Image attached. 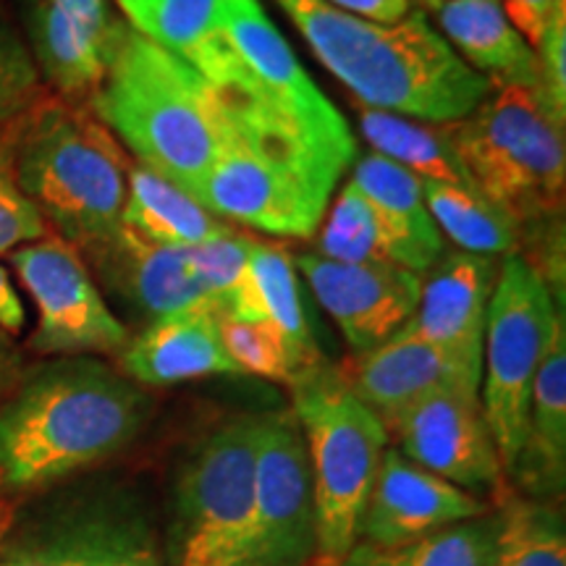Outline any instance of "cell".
Returning a JSON list of instances; mask_svg holds the SVG:
<instances>
[{
    "mask_svg": "<svg viewBox=\"0 0 566 566\" xmlns=\"http://www.w3.org/2000/svg\"><path fill=\"white\" fill-rule=\"evenodd\" d=\"M233 134L307 168L331 189L352 166L349 124L317 90L260 0H226L223 30L189 63Z\"/></svg>",
    "mask_w": 566,
    "mask_h": 566,
    "instance_id": "1",
    "label": "cell"
},
{
    "mask_svg": "<svg viewBox=\"0 0 566 566\" xmlns=\"http://www.w3.org/2000/svg\"><path fill=\"white\" fill-rule=\"evenodd\" d=\"M150 399L95 357H61L19 375L0 401V491L30 493L122 454Z\"/></svg>",
    "mask_w": 566,
    "mask_h": 566,
    "instance_id": "2",
    "label": "cell"
},
{
    "mask_svg": "<svg viewBox=\"0 0 566 566\" xmlns=\"http://www.w3.org/2000/svg\"><path fill=\"white\" fill-rule=\"evenodd\" d=\"M315 59L354 103L424 124H457L491 92L451 45L412 9L396 24L338 11L323 0H275Z\"/></svg>",
    "mask_w": 566,
    "mask_h": 566,
    "instance_id": "3",
    "label": "cell"
},
{
    "mask_svg": "<svg viewBox=\"0 0 566 566\" xmlns=\"http://www.w3.org/2000/svg\"><path fill=\"white\" fill-rule=\"evenodd\" d=\"M90 111L113 137L150 168L192 197L226 145L223 105L208 82L179 55L163 51L126 24L92 92Z\"/></svg>",
    "mask_w": 566,
    "mask_h": 566,
    "instance_id": "4",
    "label": "cell"
},
{
    "mask_svg": "<svg viewBox=\"0 0 566 566\" xmlns=\"http://www.w3.org/2000/svg\"><path fill=\"white\" fill-rule=\"evenodd\" d=\"M11 145L19 187L55 237L82 254L116 237L129 166L101 122L66 103H38Z\"/></svg>",
    "mask_w": 566,
    "mask_h": 566,
    "instance_id": "5",
    "label": "cell"
},
{
    "mask_svg": "<svg viewBox=\"0 0 566 566\" xmlns=\"http://www.w3.org/2000/svg\"><path fill=\"white\" fill-rule=\"evenodd\" d=\"M292 412L307 443L317 509L315 566H338L359 537L367 495L388 449L380 417L325 359L294 375Z\"/></svg>",
    "mask_w": 566,
    "mask_h": 566,
    "instance_id": "6",
    "label": "cell"
},
{
    "mask_svg": "<svg viewBox=\"0 0 566 566\" xmlns=\"http://www.w3.org/2000/svg\"><path fill=\"white\" fill-rule=\"evenodd\" d=\"M449 129L475 187L512 212L520 226L562 216L564 124L548 111L541 92L493 87L470 116Z\"/></svg>",
    "mask_w": 566,
    "mask_h": 566,
    "instance_id": "7",
    "label": "cell"
},
{
    "mask_svg": "<svg viewBox=\"0 0 566 566\" xmlns=\"http://www.w3.org/2000/svg\"><path fill=\"white\" fill-rule=\"evenodd\" d=\"M562 315L541 273L522 254H506L488 307L480 405L509 480L525 443L537 367Z\"/></svg>",
    "mask_w": 566,
    "mask_h": 566,
    "instance_id": "8",
    "label": "cell"
},
{
    "mask_svg": "<svg viewBox=\"0 0 566 566\" xmlns=\"http://www.w3.org/2000/svg\"><path fill=\"white\" fill-rule=\"evenodd\" d=\"M260 415L218 424L176 480L174 566H244L254 512Z\"/></svg>",
    "mask_w": 566,
    "mask_h": 566,
    "instance_id": "9",
    "label": "cell"
},
{
    "mask_svg": "<svg viewBox=\"0 0 566 566\" xmlns=\"http://www.w3.org/2000/svg\"><path fill=\"white\" fill-rule=\"evenodd\" d=\"M229 129V124H226ZM334 189L302 166L229 129L226 145L192 200L226 223L286 239H310Z\"/></svg>",
    "mask_w": 566,
    "mask_h": 566,
    "instance_id": "10",
    "label": "cell"
},
{
    "mask_svg": "<svg viewBox=\"0 0 566 566\" xmlns=\"http://www.w3.org/2000/svg\"><path fill=\"white\" fill-rule=\"evenodd\" d=\"M21 286L38 307V328L30 349L59 357L122 354L129 328L118 321L92 279L80 250L48 233L40 242L11 252Z\"/></svg>",
    "mask_w": 566,
    "mask_h": 566,
    "instance_id": "11",
    "label": "cell"
},
{
    "mask_svg": "<svg viewBox=\"0 0 566 566\" xmlns=\"http://www.w3.org/2000/svg\"><path fill=\"white\" fill-rule=\"evenodd\" d=\"M317 509L307 443L292 409L260 415L254 512L244 566H315Z\"/></svg>",
    "mask_w": 566,
    "mask_h": 566,
    "instance_id": "12",
    "label": "cell"
},
{
    "mask_svg": "<svg viewBox=\"0 0 566 566\" xmlns=\"http://www.w3.org/2000/svg\"><path fill=\"white\" fill-rule=\"evenodd\" d=\"M384 428L396 441V451L422 470L478 499L480 493H491L501 504L509 495V478L485 422L480 394L443 388L388 417Z\"/></svg>",
    "mask_w": 566,
    "mask_h": 566,
    "instance_id": "13",
    "label": "cell"
},
{
    "mask_svg": "<svg viewBox=\"0 0 566 566\" xmlns=\"http://www.w3.org/2000/svg\"><path fill=\"white\" fill-rule=\"evenodd\" d=\"M294 268L307 279L354 354L391 338L420 302L422 275L391 263H336L321 254H302Z\"/></svg>",
    "mask_w": 566,
    "mask_h": 566,
    "instance_id": "14",
    "label": "cell"
},
{
    "mask_svg": "<svg viewBox=\"0 0 566 566\" xmlns=\"http://www.w3.org/2000/svg\"><path fill=\"white\" fill-rule=\"evenodd\" d=\"M124 30L108 0H32V59L66 101H90L101 87Z\"/></svg>",
    "mask_w": 566,
    "mask_h": 566,
    "instance_id": "15",
    "label": "cell"
},
{
    "mask_svg": "<svg viewBox=\"0 0 566 566\" xmlns=\"http://www.w3.org/2000/svg\"><path fill=\"white\" fill-rule=\"evenodd\" d=\"M485 512L478 495L422 470L388 446L367 495L357 541L399 546Z\"/></svg>",
    "mask_w": 566,
    "mask_h": 566,
    "instance_id": "16",
    "label": "cell"
},
{
    "mask_svg": "<svg viewBox=\"0 0 566 566\" xmlns=\"http://www.w3.org/2000/svg\"><path fill=\"white\" fill-rule=\"evenodd\" d=\"M495 279V258L462 250L443 252L422 275L420 302L399 331L441 346L451 357L483 373L485 323Z\"/></svg>",
    "mask_w": 566,
    "mask_h": 566,
    "instance_id": "17",
    "label": "cell"
},
{
    "mask_svg": "<svg viewBox=\"0 0 566 566\" xmlns=\"http://www.w3.org/2000/svg\"><path fill=\"white\" fill-rule=\"evenodd\" d=\"M338 370L352 394L370 407L380 422L443 388L480 394V370L407 331H396L384 344L354 354L349 365Z\"/></svg>",
    "mask_w": 566,
    "mask_h": 566,
    "instance_id": "18",
    "label": "cell"
},
{
    "mask_svg": "<svg viewBox=\"0 0 566 566\" xmlns=\"http://www.w3.org/2000/svg\"><path fill=\"white\" fill-rule=\"evenodd\" d=\"M82 258L95 265L108 292L147 323L187 310H218L226 315L223 304L197 281L187 250L150 244L122 226L116 237Z\"/></svg>",
    "mask_w": 566,
    "mask_h": 566,
    "instance_id": "19",
    "label": "cell"
},
{
    "mask_svg": "<svg viewBox=\"0 0 566 566\" xmlns=\"http://www.w3.org/2000/svg\"><path fill=\"white\" fill-rule=\"evenodd\" d=\"M118 365L126 378L147 388L239 375L223 349L218 310H187L147 323L118 354Z\"/></svg>",
    "mask_w": 566,
    "mask_h": 566,
    "instance_id": "20",
    "label": "cell"
},
{
    "mask_svg": "<svg viewBox=\"0 0 566 566\" xmlns=\"http://www.w3.org/2000/svg\"><path fill=\"white\" fill-rule=\"evenodd\" d=\"M451 51L493 87L541 92L537 55L514 30L501 0H446L436 11Z\"/></svg>",
    "mask_w": 566,
    "mask_h": 566,
    "instance_id": "21",
    "label": "cell"
},
{
    "mask_svg": "<svg viewBox=\"0 0 566 566\" xmlns=\"http://www.w3.org/2000/svg\"><path fill=\"white\" fill-rule=\"evenodd\" d=\"M512 480L530 499L548 501L566 485V325L558 317L546 357L537 367L530 396L525 443L516 457Z\"/></svg>",
    "mask_w": 566,
    "mask_h": 566,
    "instance_id": "22",
    "label": "cell"
},
{
    "mask_svg": "<svg viewBox=\"0 0 566 566\" xmlns=\"http://www.w3.org/2000/svg\"><path fill=\"white\" fill-rule=\"evenodd\" d=\"M349 181L375 205V210L386 221L399 247V265L417 275L428 273L446 250L441 231L424 205L422 181L407 168L375 153L357 160Z\"/></svg>",
    "mask_w": 566,
    "mask_h": 566,
    "instance_id": "23",
    "label": "cell"
},
{
    "mask_svg": "<svg viewBox=\"0 0 566 566\" xmlns=\"http://www.w3.org/2000/svg\"><path fill=\"white\" fill-rule=\"evenodd\" d=\"M226 315L273 325L292 344L304 370L323 359L307 315H304L294 260L281 247L254 239L250 263H247L242 283L233 292Z\"/></svg>",
    "mask_w": 566,
    "mask_h": 566,
    "instance_id": "24",
    "label": "cell"
},
{
    "mask_svg": "<svg viewBox=\"0 0 566 566\" xmlns=\"http://www.w3.org/2000/svg\"><path fill=\"white\" fill-rule=\"evenodd\" d=\"M122 226L145 242L168 250H192L233 229L231 223L212 216L187 192L139 163L126 168Z\"/></svg>",
    "mask_w": 566,
    "mask_h": 566,
    "instance_id": "25",
    "label": "cell"
},
{
    "mask_svg": "<svg viewBox=\"0 0 566 566\" xmlns=\"http://www.w3.org/2000/svg\"><path fill=\"white\" fill-rule=\"evenodd\" d=\"M359 132L375 155L407 168L420 181L475 187L459 160L449 124H424L357 103Z\"/></svg>",
    "mask_w": 566,
    "mask_h": 566,
    "instance_id": "26",
    "label": "cell"
},
{
    "mask_svg": "<svg viewBox=\"0 0 566 566\" xmlns=\"http://www.w3.org/2000/svg\"><path fill=\"white\" fill-rule=\"evenodd\" d=\"M501 509L422 535L399 546L357 541L338 566H495Z\"/></svg>",
    "mask_w": 566,
    "mask_h": 566,
    "instance_id": "27",
    "label": "cell"
},
{
    "mask_svg": "<svg viewBox=\"0 0 566 566\" xmlns=\"http://www.w3.org/2000/svg\"><path fill=\"white\" fill-rule=\"evenodd\" d=\"M422 192L438 231L449 237L457 250L485 258H506L520 250V221L483 189L422 181Z\"/></svg>",
    "mask_w": 566,
    "mask_h": 566,
    "instance_id": "28",
    "label": "cell"
},
{
    "mask_svg": "<svg viewBox=\"0 0 566 566\" xmlns=\"http://www.w3.org/2000/svg\"><path fill=\"white\" fill-rule=\"evenodd\" d=\"M66 566H160L147 530L113 512H90L45 543Z\"/></svg>",
    "mask_w": 566,
    "mask_h": 566,
    "instance_id": "29",
    "label": "cell"
},
{
    "mask_svg": "<svg viewBox=\"0 0 566 566\" xmlns=\"http://www.w3.org/2000/svg\"><path fill=\"white\" fill-rule=\"evenodd\" d=\"M124 21L163 51L192 63L221 34L226 0H116Z\"/></svg>",
    "mask_w": 566,
    "mask_h": 566,
    "instance_id": "30",
    "label": "cell"
},
{
    "mask_svg": "<svg viewBox=\"0 0 566 566\" xmlns=\"http://www.w3.org/2000/svg\"><path fill=\"white\" fill-rule=\"evenodd\" d=\"M317 254L336 263L399 265V247L386 221L352 181L344 184L336 202L331 205L321 239H317Z\"/></svg>",
    "mask_w": 566,
    "mask_h": 566,
    "instance_id": "31",
    "label": "cell"
},
{
    "mask_svg": "<svg viewBox=\"0 0 566 566\" xmlns=\"http://www.w3.org/2000/svg\"><path fill=\"white\" fill-rule=\"evenodd\" d=\"M499 509L495 566H566V525L556 506L509 493Z\"/></svg>",
    "mask_w": 566,
    "mask_h": 566,
    "instance_id": "32",
    "label": "cell"
},
{
    "mask_svg": "<svg viewBox=\"0 0 566 566\" xmlns=\"http://www.w3.org/2000/svg\"><path fill=\"white\" fill-rule=\"evenodd\" d=\"M221 342L239 373L258 375V378L289 386L294 375L304 370L292 344L268 323L239 321V317L221 315Z\"/></svg>",
    "mask_w": 566,
    "mask_h": 566,
    "instance_id": "33",
    "label": "cell"
},
{
    "mask_svg": "<svg viewBox=\"0 0 566 566\" xmlns=\"http://www.w3.org/2000/svg\"><path fill=\"white\" fill-rule=\"evenodd\" d=\"M40 71L32 51L0 9V129L17 124L40 103Z\"/></svg>",
    "mask_w": 566,
    "mask_h": 566,
    "instance_id": "34",
    "label": "cell"
},
{
    "mask_svg": "<svg viewBox=\"0 0 566 566\" xmlns=\"http://www.w3.org/2000/svg\"><path fill=\"white\" fill-rule=\"evenodd\" d=\"M48 233L51 229L45 218L19 187L11 132L6 134L0 129V254H11L19 247L40 242Z\"/></svg>",
    "mask_w": 566,
    "mask_h": 566,
    "instance_id": "35",
    "label": "cell"
},
{
    "mask_svg": "<svg viewBox=\"0 0 566 566\" xmlns=\"http://www.w3.org/2000/svg\"><path fill=\"white\" fill-rule=\"evenodd\" d=\"M252 247L254 237L231 229L229 233H223V237L210 239V242L187 250L197 281L202 283L205 292H208L212 300L223 304V310H229L231 296L237 292L239 283H242L247 263H250Z\"/></svg>",
    "mask_w": 566,
    "mask_h": 566,
    "instance_id": "36",
    "label": "cell"
},
{
    "mask_svg": "<svg viewBox=\"0 0 566 566\" xmlns=\"http://www.w3.org/2000/svg\"><path fill=\"white\" fill-rule=\"evenodd\" d=\"M541 95L548 111L566 124V9L558 11L535 45Z\"/></svg>",
    "mask_w": 566,
    "mask_h": 566,
    "instance_id": "37",
    "label": "cell"
},
{
    "mask_svg": "<svg viewBox=\"0 0 566 566\" xmlns=\"http://www.w3.org/2000/svg\"><path fill=\"white\" fill-rule=\"evenodd\" d=\"M509 21L514 24V30L527 40V45L533 48L541 42L543 32L551 24V19L558 11L566 9V0H501Z\"/></svg>",
    "mask_w": 566,
    "mask_h": 566,
    "instance_id": "38",
    "label": "cell"
},
{
    "mask_svg": "<svg viewBox=\"0 0 566 566\" xmlns=\"http://www.w3.org/2000/svg\"><path fill=\"white\" fill-rule=\"evenodd\" d=\"M323 3L378 24H396L412 11V0H323Z\"/></svg>",
    "mask_w": 566,
    "mask_h": 566,
    "instance_id": "39",
    "label": "cell"
},
{
    "mask_svg": "<svg viewBox=\"0 0 566 566\" xmlns=\"http://www.w3.org/2000/svg\"><path fill=\"white\" fill-rule=\"evenodd\" d=\"M27 313H24V302L13 286L9 271L0 265V331L3 334H19L24 328Z\"/></svg>",
    "mask_w": 566,
    "mask_h": 566,
    "instance_id": "40",
    "label": "cell"
},
{
    "mask_svg": "<svg viewBox=\"0 0 566 566\" xmlns=\"http://www.w3.org/2000/svg\"><path fill=\"white\" fill-rule=\"evenodd\" d=\"M19 367H21V359H19V352L13 349V344L9 342V336L0 331V401L9 396V391L13 386H17L19 380Z\"/></svg>",
    "mask_w": 566,
    "mask_h": 566,
    "instance_id": "41",
    "label": "cell"
},
{
    "mask_svg": "<svg viewBox=\"0 0 566 566\" xmlns=\"http://www.w3.org/2000/svg\"><path fill=\"white\" fill-rule=\"evenodd\" d=\"M0 566H66L48 546L21 548L0 558Z\"/></svg>",
    "mask_w": 566,
    "mask_h": 566,
    "instance_id": "42",
    "label": "cell"
},
{
    "mask_svg": "<svg viewBox=\"0 0 566 566\" xmlns=\"http://www.w3.org/2000/svg\"><path fill=\"white\" fill-rule=\"evenodd\" d=\"M443 3L446 0H417V6H420L422 13H436Z\"/></svg>",
    "mask_w": 566,
    "mask_h": 566,
    "instance_id": "43",
    "label": "cell"
},
{
    "mask_svg": "<svg viewBox=\"0 0 566 566\" xmlns=\"http://www.w3.org/2000/svg\"><path fill=\"white\" fill-rule=\"evenodd\" d=\"M6 527H9V512H6V506L0 504V541H3Z\"/></svg>",
    "mask_w": 566,
    "mask_h": 566,
    "instance_id": "44",
    "label": "cell"
}]
</instances>
